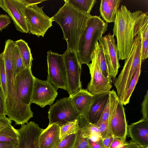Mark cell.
Here are the masks:
<instances>
[{"label":"cell","instance_id":"obj_1","mask_svg":"<svg viewBox=\"0 0 148 148\" xmlns=\"http://www.w3.org/2000/svg\"><path fill=\"white\" fill-rule=\"evenodd\" d=\"M148 20L147 12L138 10L132 12L123 5L118 9L114 22L113 35L116 38L119 60H124L128 56L135 37Z\"/></svg>","mask_w":148,"mask_h":148},{"label":"cell","instance_id":"obj_2","mask_svg":"<svg viewBox=\"0 0 148 148\" xmlns=\"http://www.w3.org/2000/svg\"><path fill=\"white\" fill-rule=\"evenodd\" d=\"M64 1V5L51 18L62 29L63 39L67 43L66 50L76 52L80 37L91 15L80 12Z\"/></svg>","mask_w":148,"mask_h":148},{"label":"cell","instance_id":"obj_3","mask_svg":"<svg viewBox=\"0 0 148 148\" xmlns=\"http://www.w3.org/2000/svg\"><path fill=\"white\" fill-rule=\"evenodd\" d=\"M108 23L100 16H91L79 38L76 55L81 66H88L92 60V53L97 42L107 31Z\"/></svg>","mask_w":148,"mask_h":148},{"label":"cell","instance_id":"obj_4","mask_svg":"<svg viewBox=\"0 0 148 148\" xmlns=\"http://www.w3.org/2000/svg\"><path fill=\"white\" fill-rule=\"evenodd\" d=\"M141 38L140 34L135 37L130 51L124 60L123 68L114 83L117 95L121 102L130 81L138 67L141 65Z\"/></svg>","mask_w":148,"mask_h":148},{"label":"cell","instance_id":"obj_5","mask_svg":"<svg viewBox=\"0 0 148 148\" xmlns=\"http://www.w3.org/2000/svg\"><path fill=\"white\" fill-rule=\"evenodd\" d=\"M98 42L92 54L91 62L88 66L91 78L87 89L93 95L109 92L112 87V83L104 76L101 69Z\"/></svg>","mask_w":148,"mask_h":148},{"label":"cell","instance_id":"obj_6","mask_svg":"<svg viewBox=\"0 0 148 148\" xmlns=\"http://www.w3.org/2000/svg\"><path fill=\"white\" fill-rule=\"evenodd\" d=\"M48 114L49 125L55 124L60 127L78 119L80 116L73 107L70 96L57 100L50 106Z\"/></svg>","mask_w":148,"mask_h":148},{"label":"cell","instance_id":"obj_7","mask_svg":"<svg viewBox=\"0 0 148 148\" xmlns=\"http://www.w3.org/2000/svg\"><path fill=\"white\" fill-rule=\"evenodd\" d=\"M43 7H39L37 4L26 6L24 14L29 33L39 37H43L49 28L52 26L51 18L43 12Z\"/></svg>","mask_w":148,"mask_h":148},{"label":"cell","instance_id":"obj_8","mask_svg":"<svg viewBox=\"0 0 148 148\" xmlns=\"http://www.w3.org/2000/svg\"><path fill=\"white\" fill-rule=\"evenodd\" d=\"M47 80L57 90L59 88L67 91L66 73L63 55L50 50L47 52Z\"/></svg>","mask_w":148,"mask_h":148},{"label":"cell","instance_id":"obj_9","mask_svg":"<svg viewBox=\"0 0 148 148\" xmlns=\"http://www.w3.org/2000/svg\"><path fill=\"white\" fill-rule=\"evenodd\" d=\"M63 56L68 92L71 97L82 89L80 81L81 66L77 59L76 52L66 50Z\"/></svg>","mask_w":148,"mask_h":148},{"label":"cell","instance_id":"obj_10","mask_svg":"<svg viewBox=\"0 0 148 148\" xmlns=\"http://www.w3.org/2000/svg\"><path fill=\"white\" fill-rule=\"evenodd\" d=\"M57 90L47 80H42L35 77L31 103L42 108L47 105H51L58 95Z\"/></svg>","mask_w":148,"mask_h":148},{"label":"cell","instance_id":"obj_11","mask_svg":"<svg viewBox=\"0 0 148 148\" xmlns=\"http://www.w3.org/2000/svg\"><path fill=\"white\" fill-rule=\"evenodd\" d=\"M35 77L31 69L26 68L17 74L15 79V90L20 101L31 105Z\"/></svg>","mask_w":148,"mask_h":148},{"label":"cell","instance_id":"obj_12","mask_svg":"<svg viewBox=\"0 0 148 148\" xmlns=\"http://www.w3.org/2000/svg\"><path fill=\"white\" fill-rule=\"evenodd\" d=\"M25 7L20 0H1L0 7L9 14L16 30L27 33L29 31L24 14Z\"/></svg>","mask_w":148,"mask_h":148},{"label":"cell","instance_id":"obj_13","mask_svg":"<svg viewBox=\"0 0 148 148\" xmlns=\"http://www.w3.org/2000/svg\"><path fill=\"white\" fill-rule=\"evenodd\" d=\"M99 42L103 48L110 75L114 79L120 66L114 36L109 33L102 36Z\"/></svg>","mask_w":148,"mask_h":148},{"label":"cell","instance_id":"obj_14","mask_svg":"<svg viewBox=\"0 0 148 148\" xmlns=\"http://www.w3.org/2000/svg\"><path fill=\"white\" fill-rule=\"evenodd\" d=\"M43 130L33 121L22 125L16 129L18 139L17 148H38V138Z\"/></svg>","mask_w":148,"mask_h":148},{"label":"cell","instance_id":"obj_15","mask_svg":"<svg viewBox=\"0 0 148 148\" xmlns=\"http://www.w3.org/2000/svg\"><path fill=\"white\" fill-rule=\"evenodd\" d=\"M109 132L114 138L125 141L127 134L128 125L123 105L120 100L115 112L108 122Z\"/></svg>","mask_w":148,"mask_h":148},{"label":"cell","instance_id":"obj_16","mask_svg":"<svg viewBox=\"0 0 148 148\" xmlns=\"http://www.w3.org/2000/svg\"><path fill=\"white\" fill-rule=\"evenodd\" d=\"M109 92L93 95L89 110L84 118L88 123L96 124L100 119L107 103Z\"/></svg>","mask_w":148,"mask_h":148},{"label":"cell","instance_id":"obj_17","mask_svg":"<svg viewBox=\"0 0 148 148\" xmlns=\"http://www.w3.org/2000/svg\"><path fill=\"white\" fill-rule=\"evenodd\" d=\"M132 141L143 148L148 146V121L142 119L127 126Z\"/></svg>","mask_w":148,"mask_h":148},{"label":"cell","instance_id":"obj_18","mask_svg":"<svg viewBox=\"0 0 148 148\" xmlns=\"http://www.w3.org/2000/svg\"><path fill=\"white\" fill-rule=\"evenodd\" d=\"M60 130V127L57 125H49L39 137L38 148H56L61 141Z\"/></svg>","mask_w":148,"mask_h":148},{"label":"cell","instance_id":"obj_19","mask_svg":"<svg viewBox=\"0 0 148 148\" xmlns=\"http://www.w3.org/2000/svg\"><path fill=\"white\" fill-rule=\"evenodd\" d=\"M93 96L87 89H82L70 97L73 107L81 117L83 118L88 111Z\"/></svg>","mask_w":148,"mask_h":148},{"label":"cell","instance_id":"obj_20","mask_svg":"<svg viewBox=\"0 0 148 148\" xmlns=\"http://www.w3.org/2000/svg\"><path fill=\"white\" fill-rule=\"evenodd\" d=\"M121 0H102L99 10L100 14L106 22H114Z\"/></svg>","mask_w":148,"mask_h":148},{"label":"cell","instance_id":"obj_21","mask_svg":"<svg viewBox=\"0 0 148 148\" xmlns=\"http://www.w3.org/2000/svg\"><path fill=\"white\" fill-rule=\"evenodd\" d=\"M119 100L116 92L114 90H110L103 112L99 120L95 125L98 126L102 122L109 121L115 112Z\"/></svg>","mask_w":148,"mask_h":148},{"label":"cell","instance_id":"obj_22","mask_svg":"<svg viewBox=\"0 0 148 148\" xmlns=\"http://www.w3.org/2000/svg\"><path fill=\"white\" fill-rule=\"evenodd\" d=\"M24 65L26 68L31 69L33 58L31 49L25 40L19 39L15 41Z\"/></svg>","mask_w":148,"mask_h":148},{"label":"cell","instance_id":"obj_23","mask_svg":"<svg viewBox=\"0 0 148 148\" xmlns=\"http://www.w3.org/2000/svg\"><path fill=\"white\" fill-rule=\"evenodd\" d=\"M0 142L17 145L18 143L17 132L11 124L0 131Z\"/></svg>","mask_w":148,"mask_h":148},{"label":"cell","instance_id":"obj_24","mask_svg":"<svg viewBox=\"0 0 148 148\" xmlns=\"http://www.w3.org/2000/svg\"><path fill=\"white\" fill-rule=\"evenodd\" d=\"M72 7L84 13L90 14L96 0H64Z\"/></svg>","mask_w":148,"mask_h":148},{"label":"cell","instance_id":"obj_25","mask_svg":"<svg viewBox=\"0 0 148 148\" xmlns=\"http://www.w3.org/2000/svg\"><path fill=\"white\" fill-rule=\"evenodd\" d=\"M80 128L78 119L60 127V137L61 140L69 135L76 134Z\"/></svg>","mask_w":148,"mask_h":148},{"label":"cell","instance_id":"obj_26","mask_svg":"<svg viewBox=\"0 0 148 148\" xmlns=\"http://www.w3.org/2000/svg\"><path fill=\"white\" fill-rule=\"evenodd\" d=\"M140 35L142 61L143 62L148 57V20L143 26Z\"/></svg>","mask_w":148,"mask_h":148},{"label":"cell","instance_id":"obj_27","mask_svg":"<svg viewBox=\"0 0 148 148\" xmlns=\"http://www.w3.org/2000/svg\"><path fill=\"white\" fill-rule=\"evenodd\" d=\"M141 66H139L130 82L122 101L123 105L129 103L130 98L137 83L141 72Z\"/></svg>","mask_w":148,"mask_h":148},{"label":"cell","instance_id":"obj_28","mask_svg":"<svg viewBox=\"0 0 148 148\" xmlns=\"http://www.w3.org/2000/svg\"><path fill=\"white\" fill-rule=\"evenodd\" d=\"M0 88L5 100L8 93L7 76L3 52L0 53Z\"/></svg>","mask_w":148,"mask_h":148},{"label":"cell","instance_id":"obj_29","mask_svg":"<svg viewBox=\"0 0 148 148\" xmlns=\"http://www.w3.org/2000/svg\"><path fill=\"white\" fill-rule=\"evenodd\" d=\"M100 63L102 72L104 76L111 82L112 80L109 71L107 63L103 48L102 45L98 42Z\"/></svg>","mask_w":148,"mask_h":148},{"label":"cell","instance_id":"obj_30","mask_svg":"<svg viewBox=\"0 0 148 148\" xmlns=\"http://www.w3.org/2000/svg\"><path fill=\"white\" fill-rule=\"evenodd\" d=\"M73 148H92L89 143L88 138L82 135L80 128L76 134Z\"/></svg>","mask_w":148,"mask_h":148},{"label":"cell","instance_id":"obj_31","mask_svg":"<svg viewBox=\"0 0 148 148\" xmlns=\"http://www.w3.org/2000/svg\"><path fill=\"white\" fill-rule=\"evenodd\" d=\"M14 63L16 75L26 68L24 65L18 49L16 45L14 50Z\"/></svg>","mask_w":148,"mask_h":148},{"label":"cell","instance_id":"obj_32","mask_svg":"<svg viewBox=\"0 0 148 148\" xmlns=\"http://www.w3.org/2000/svg\"><path fill=\"white\" fill-rule=\"evenodd\" d=\"M80 130L82 135L88 138L94 134H100L98 126L94 124L86 122L84 126L80 127Z\"/></svg>","mask_w":148,"mask_h":148},{"label":"cell","instance_id":"obj_33","mask_svg":"<svg viewBox=\"0 0 148 148\" xmlns=\"http://www.w3.org/2000/svg\"><path fill=\"white\" fill-rule=\"evenodd\" d=\"M76 134L69 135L61 140L56 148H73Z\"/></svg>","mask_w":148,"mask_h":148},{"label":"cell","instance_id":"obj_34","mask_svg":"<svg viewBox=\"0 0 148 148\" xmlns=\"http://www.w3.org/2000/svg\"><path fill=\"white\" fill-rule=\"evenodd\" d=\"M141 112L143 114L142 119L148 121V90H147L144 99L141 103Z\"/></svg>","mask_w":148,"mask_h":148},{"label":"cell","instance_id":"obj_35","mask_svg":"<svg viewBox=\"0 0 148 148\" xmlns=\"http://www.w3.org/2000/svg\"><path fill=\"white\" fill-rule=\"evenodd\" d=\"M98 127L99 133L102 139L109 136H112L109 132L108 122H102Z\"/></svg>","mask_w":148,"mask_h":148},{"label":"cell","instance_id":"obj_36","mask_svg":"<svg viewBox=\"0 0 148 148\" xmlns=\"http://www.w3.org/2000/svg\"><path fill=\"white\" fill-rule=\"evenodd\" d=\"M11 23L10 16L6 14H0V31L5 28Z\"/></svg>","mask_w":148,"mask_h":148},{"label":"cell","instance_id":"obj_37","mask_svg":"<svg viewBox=\"0 0 148 148\" xmlns=\"http://www.w3.org/2000/svg\"><path fill=\"white\" fill-rule=\"evenodd\" d=\"M6 109L5 100L2 91L0 88V117L5 116Z\"/></svg>","mask_w":148,"mask_h":148},{"label":"cell","instance_id":"obj_38","mask_svg":"<svg viewBox=\"0 0 148 148\" xmlns=\"http://www.w3.org/2000/svg\"><path fill=\"white\" fill-rule=\"evenodd\" d=\"M128 142L114 138L109 148H122Z\"/></svg>","mask_w":148,"mask_h":148},{"label":"cell","instance_id":"obj_39","mask_svg":"<svg viewBox=\"0 0 148 148\" xmlns=\"http://www.w3.org/2000/svg\"><path fill=\"white\" fill-rule=\"evenodd\" d=\"M11 124V121L6 116L0 117V131Z\"/></svg>","mask_w":148,"mask_h":148},{"label":"cell","instance_id":"obj_40","mask_svg":"<svg viewBox=\"0 0 148 148\" xmlns=\"http://www.w3.org/2000/svg\"><path fill=\"white\" fill-rule=\"evenodd\" d=\"M26 6L37 4L45 1L43 0H20Z\"/></svg>","mask_w":148,"mask_h":148},{"label":"cell","instance_id":"obj_41","mask_svg":"<svg viewBox=\"0 0 148 148\" xmlns=\"http://www.w3.org/2000/svg\"><path fill=\"white\" fill-rule=\"evenodd\" d=\"M114 138L113 136H110L102 139V141L104 146L106 148H109Z\"/></svg>","mask_w":148,"mask_h":148},{"label":"cell","instance_id":"obj_42","mask_svg":"<svg viewBox=\"0 0 148 148\" xmlns=\"http://www.w3.org/2000/svg\"><path fill=\"white\" fill-rule=\"evenodd\" d=\"M88 141L92 148H106L103 143L102 139L96 142Z\"/></svg>","mask_w":148,"mask_h":148},{"label":"cell","instance_id":"obj_43","mask_svg":"<svg viewBox=\"0 0 148 148\" xmlns=\"http://www.w3.org/2000/svg\"><path fill=\"white\" fill-rule=\"evenodd\" d=\"M122 148H143L132 141L128 143Z\"/></svg>","mask_w":148,"mask_h":148},{"label":"cell","instance_id":"obj_44","mask_svg":"<svg viewBox=\"0 0 148 148\" xmlns=\"http://www.w3.org/2000/svg\"><path fill=\"white\" fill-rule=\"evenodd\" d=\"M17 146L13 144L0 142V148H17Z\"/></svg>","mask_w":148,"mask_h":148},{"label":"cell","instance_id":"obj_45","mask_svg":"<svg viewBox=\"0 0 148 148\" xmlns=\"http://www.w3.org/2000/svg\"><path fill=\"white\" fill-rule=\"evenodd\" d=\"M143 148H148V146L145 147H144Z\"/></svg>","mask_w":148,"mask_h":148},{"label":"cell","instance_id":"obj_46","mask_svg":"<svg viewBox=\"0 0 148 148\" xmlns=\"http://www.w3.org/2000/svg\"><path fill=\"white\" fill-rule=\"evenodd\" d=\"M1 0H0V5H1Z\"/></svg>","mask_w":148,"mask_h":148}]
</instances>
